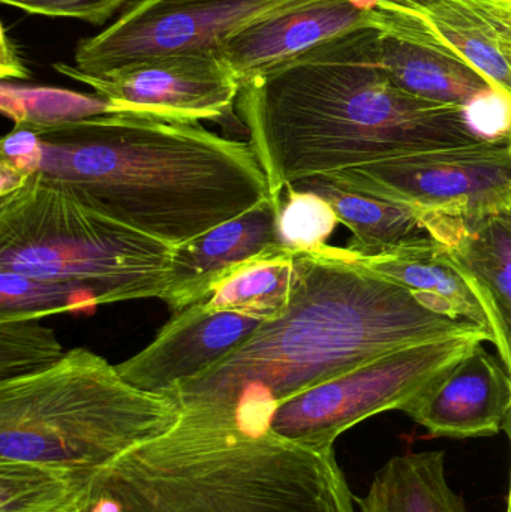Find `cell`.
I'll list each match as a JSON object with an SVG mask.
<instances>
[{
	"label": "cell",
	"mask_w": 511,
	"mask_h": 512,
	"mask_svg": "<svg viewBox=\"0 0 511 512\" xmlns=\"http://www.w3.org/2000/svg\"><path fill=\"white\" fill-rule=\"evenodd\" d=\"M236 110L276 201L309 177L485 141L465 108L426 101L392 80L374 26L327 39L252 78Z\"/></svg>",
	"instance_id": "6da1fadb"
},
{
	"label": "cell",
	"mask_w": 511,
	"mask_h": 512,
	"mask_svg": "<svg viewBox=\"0 0 511 512\" xmlns=\"http://www.w3.org/2000/svg\"><path fill=\"white\" fill-rule=\"evenodd\" d=\"M485 330L432 310L347 248L296 252L290 304L221 363L170 393L182 409L269 421L279 403L383 355ZM491 333V331H489Z\"/></svg>",
	"instance_id": "7a4b0ae2"
},
{
	"label": "cell",
	"mask_w": 511,
	"mask_h": 512,
	"mask_svg": "<svg viewBox=\"0 0 511 512\" xmlns=\"http://www.w3.org/2000/svg\"><path fill=\"white\" fill-rule=\"evenodd\" d=\"M27 129L33 177L171 248L270 198L249 141L198 123L110 114Z\"/></svg>",
	"instance_id": "3957f363"
},
{
	"label": "cell",
	"mask_w": 511,
	"mask_h": 512,
	"mask_svg": "<svg viewBox=\"0 0 511 512\" xmlns=\"http://www.w3.org/2000/svg\"><path fill=\"white\" fill-rule=\"evenodd\" d=\"M353 501L335 450L200 408L93 472L80 512H354Z\"/></svg>",
	"instance_id": "277c9868"
},
{
	"label": "cell",
	"mask_w": 511,
	"mask_h": 512,
	"mask_svg": "<svg viewBox=\"0 0 511 512\" xmlns=\"http://www.w3.org/2000/svg\"><path fill=\"white\" fill-rule=\"evenodd\" d=\"M180 417L173 397L141 390L101 355L75 348L44 372L0 382V459L93 474Z\"/></svg>",
	"instance_id": "5b68a950"
},
{
	"label": "cell",
	"mask_w": 511,
	"mask_h": 512,
	"mask_svg": "<svg viewBox=\"0 0 511 512\" xmlns=\"http://www.w3.org/2000/svg\"><path fill=\"white\" fill-rule=\"evenodd\" d=\"M173 254L38 177L0 195V271L74 286L98 306L164 300Z\"/></svg>",
	"instance_id": "8992f818"
},
{
	"label": "cell",
	"mask_w": 511,
	"mask_h": 512,
	"mask_svg": "<svg viewBox=\"0 0 511 512\" xmlns=\"http://www.w3.org/2000/svg\"><path fill=\"white\" fill-rule=\"evenodd\" d=\"M485 340L492 342V334L477 330L390 352L279 403L270 414V430L302 447L333 450L336 439L356 424L381 412H404Z\"/></svg>",
	"instance_id": "52a82bcc"
},
{
	"label": "cell",
	"mask_w": 511,
	"mask_h": 512,
	"mask_svg": "<svg viewBox=\"0 0 511 512\" xmlns=\"http://www.w3.org/2000/svg\"><path fill=\"white\" fill-rule=\"evenodd\" d=\"M360 194L452 218H479L511 201L509 138L413 153L329 174Z\"/></svg>",
	"instance_id": "ba28073f"
},
{
	"label": "cell",
	"mask_w": 511,
	"mask_h": 512,
	"mask_svg": "<svg viewBox=\"0 0 511 512\" xmlns=\"http://www.w3.org/2000/svg\"><path fill=\"white\" fill-rule=\"evenodd\" d=\"M306 2L311 0H137L107 29L78 42L75 68L99 75L152 57L218 53L243 27Z\"/></svg>",
	"instance_id": "9c48e42d"
},
{
	"label": "cell",
	"mask_w": 511,
	"mask_h": 512,
	"mask_svg": "<svg viewBox=\"0 0 511 512\" xmlns=\"http://www.w3.org/2000/svg\"><path fill=\"white\" fill-rule=\"evenodd\" d=\"M59 74L86 84L117 114L174 123L225 119L236 107L242 84L215 51L138 60L107 74H84L54 63Z\"/></svg>",
	"instance_id": "30bf717a"
},
{
	"label": "cell",
	"mask_w": 511,
	"mask_h": 512,
	"mask_svg": "<svg viewBox=\"0 0 511 512\" xmlns=\"http://www.w3.org/2000/svg\"><path fill=\"white\" fill-rule=\"evenodd\" d=\"M372 24L459 60L511 102L507 0H378Z\"/></svg>",
	"instance_id": "8fae6325"
},
{
	"label": "cell",
	"mask_w": 511,
	"mask_h": 512,
	"mask_svg": "<svg viewBox=\"0 0 511 512\" xmlns=\"http://www.w3.org/2000/svg\"><path fill=\"white\" fill-rule=\"evenodd\" d=\"M263 324L231 312H212L201 304L174 313L143 351L117 364L137 388L170 396L171 391L221 363Z\"/></svg>",
	"instance_id": "7c38bea8"
},
{
	"label": "cell",
	"mask_w": 511,
	"mask_h": 512,
	"mask_svg": "<svg viewBox=\"0 0 511 512\" xmlns=\"http://www.w3.org/2000/svg\"><path fill=\"white\" fill-rule=\"evenodd\" d=\"M419 213L482 303L492 343L511 375V201L479 218Z\"/></svg>",
	"instance_id": "4fadbf2b"
},
{
	"label": "cell",
	"mask_w": 511,
	"mask_h": 512,
	"mask_svg": "<svg viewBox=\"0 0 511 512\" xmlns=\"http://www.w3.org/2000/svg\"><path fill=\"white\" fill-rule=\"evenodd\" d=\"M378 0H311L263 18L228 36L218 48L239 83L342 33L374 26Z\"/></svg>",
	"instance_id": "5bb4252c"
},
{
	"label": "cell",
	"mask_w": 511,
	"mask_h": 512,
	"mask_svg": "<svg viewBox=\"0 0 511 512\" xmlns=\"http://www.w3.org/2000/svg\"><path fill=\"white\" fill-rule=\"evenodd\" d=\"M404 412L435 438L497 435L511 414V375L480 343Z\"/></svg>",
	"instance_id": "9a60e30c"
},
{
	"label": "cell",
	"mask_w": 511,
	"mask_h": 512,
	"mask_svg": "<svg viewBox=\"0 0 511 512\" xmlns=\"http://www.w3.org/2000/svg\"><path fill=\"white\" fill-rule=\"evenodd\" d=\"M281 201L267 198L243 215L174 248L164 303L179 313L203 303L240 265L279 248Z\"/></svg>",
	"instance_id": "2e32d148"
},
{
	"label": "cell",
	"mask_w": 511,
	"mask_h": 512,
	"mask_svg": "<svg viewBox=\"0 0 511 512\" xmlns=\"http://www.w3.org/2000/svg\"><path fill=\"white\" fill-rule=\"evenodd\" d=\"M290 186L324 198L335 210L339 224L351 231L348 251L362 258L389 254L432 239L419 212L405 204L350 191L326 176L309 177Z\"/></svg>",
	"instance_id": "e0dca14e"
},
{
	"label": "cell",
	"mask_w": 511,
	"mask_h": 512,
	"mask_svg": "<svg viewBox=\"0 0 511 512\" xmlns=\"http://www.w3.org/2000/svg\"><path fill=\"white\" fill-rule=\"evenodd\" d=\"M359 259L375 273L410 289L432 310L491 331L485 309L470 283L434 239L389 254L359 256Z\"/></svg>",
	"instance_id": "ac0fdd59"
},
{
	"label": "cell",
	"mask_w": 511,
	"mask_h": 512,
	"mask_svg": "<svg viewBox=\"0 0 511 512\" xmlns=\"http://www.w3.org/2000/svg\"><path fill=\"white\" fill-rule=\"evenodd\" d=\"M378 57L401 89L426 101L467 110L492 93H498L482 75L459 60L380 29Z\"/></svg>",
	"instance_id": "d6986e66"
},
{
	"label": "cell",
	"mask_w": 511,
	"mask_h": 512,
	"mask_svg": "<svg viewBox=\"0 0 511 512\" xmlns=\"http://www.w3.org/2000/svg\"><path fill=\"white\" fill-rule=\"evenodd\" d=\"M356 502L359 512H467L447 481L444 451L392 457Z\"/></svg>",
	"instance_id": "ffe728a7"
},
{
	"label": "cell",
	"mask_w": 511,
	"mask_h": 512,
	"mask_svg": "<svg viewBox=\"0 0 511 512\" xmlns=\"http://www.w3.org/2000/svg\"><path fill=\"white\" fill-rule=\"evenodd\" d=\"M294 256L288 249H270L240 265L200 303L212 312H231L261 322L275 321L290 304Z\"/></svg>",
	"instance_id": "44dd1931"
},
{
	"label": "cell",
	"mask_w": 511,
	"mask_h": 512,
	"mask_svg": "<svg viewBox=\"0 0 511 512\" xmlns=\"http://www.w3.org/2000/svg\"><path fill=\"white\" fill-rule=\"evenodd\" d=\"M90 475L45 463L0 459V512H80Z\"/></svg>",
	"instance_id": "7402d4cb"
},
{
	"label": "cell",
	"mask_w": 511,
	"mask_h": 512,
	"mask_svg": "<svg viewBox=\"0 0 511 512\" xmlns=\"http://www.w3.org/2000/svg\"><path fill=\"white\" fill-rule=\"evenodd\" d=\"M2 111L14 128H33L117 114L101 96H84L68 90L17 87L2 83Z\"/></svg>",
	"instance_id": "603a6c76"
},
{
	"label": "cell",
	"mask_w": 511,
	"mask_h": 512,
	"mask_svg": "<svg viewBox=\"0 0 511 512\" xmlns=\"http://www.w3.org/2000/svg\"><path fill=\"white\" fill-rule=\"evenodd\" d=\"M98 307L81 289L0 271V321L41 319Z\"/></svg>",
	"instance_id": "cb8c5ba5"
},
{
	"label": "cell",
	"mask_w": 511,
	"mask_h": 512,
	"mask_svg": "<svg viewBox=\"0 0 511 512\" xmlns=\"http://www.w3.org/2000/svg\"><path fill=\"white\" fill-rule=\"evenodd\" d=\"M65 354L53 331L39 319L0 321V382L44 372Z\"/></svg>",
	"instance_id": "d4e9b609"
},
{
	"label": "cell",
	"mask_w": 511,
	"mask_h": 512,
	"mask_svg": "<svg viewBox=\"0 0 511 512\" xmlns=\"http://www.w3.org/2000/svg\"><path fill=\"white\" fill-rule=\"evenodd\" d=\"M278 218V236L282 248L293 252L317 251L339 224L333 207L312 192L285 188Z\"/></svg>",
	"instance_id": "484cf974"
},
{
	"label": "cell",
	"mask_w": 511,
	"mask_h": 512,
	"mask_svg": "<svg viewBox=\"0 0 511 512\" xmlns=\"http://www.w3.org/2000/svg\"><path fill=\"white\" fill-rule=\"evenodd\" d=\"M3 5L20 9L27 14L44 17L74 18L93 26H102L120 9L134 0H0Z\"/></svg>",
	"instance_id": "4316f807"
},
{
	"label": "cell",
	"mask_w": 511,
	"mask_h": 512,
	"mask_svg": "<svg viewBox=\"0 0 511 512\" xmlns=\"http://www.w3.org/2000/svg\"><path fill=\"white\" fill-rule=\"evenodd\" d=\"M0 71H2L3 81L6 78H29V71L24 66L23 60H21L20 54H18L17 48H15L12 39H9L8 33H6L5 27L2 29V65H0Z\"/></svg>",
	"instance_id": "83f0119b"
},
{
	"label": "cell",
	"mask_w": 511,
	"mask_h": 512,
	"mask_svg": "<svg viewBox=\"0 0 511 512\" xmlns=\"http://www.w3.org/2000/svg\"><path fill=\"white\" fill-rule=\"evenodd\" d=\"M504 430H506L507 435H509L510 442H511V414H510L509 420H507L506 427H504ZM507 512H511V471H510L509 498H507Z\"/></svg>",
	"instance_id": "f1b7e54d"
},
{
	"label": "cell",
	"mask_w": 511,
	"mask_h": 512,
	"mask_svg": "<svg viewBox=\"0 0 511 512\" xmlns=\"http://www.w3.org/2000/svg\"><path fill=\"white\" fill-rule=\"evenodd\" d=\"M509 141H510V149H511V132H510V135H509Z\"/></svg>",
	"instance_id": "f546056e"
},
{
	"label": "cell",
	"mask_w": 511,
	"mask_h": 512,
	"mask_svg": "<svg viewBox=\"0 0 511 512\" xmlns=\"http://www.w3.org/2000/svg\"><path fill=\"white\" fill-rule=\"evenodd\" d=\"M507 2H509L510 8H511V0H507Z\"/></svg>",
	"instance_id": "4dcf8cb0"
}]
</instances>
